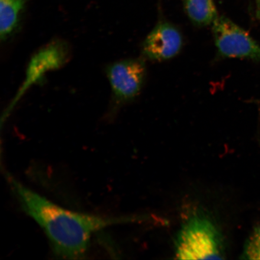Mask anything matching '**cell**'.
Returning <instances> with one entry per match:
<instances>
[{
    "label": "cell",
    "mask_w": 260,
    "mask_h": 260,
    "mask_svg": "<svg viewBox=\"0 0 260 260\" xmlns=\"http://www.w3.org/2000/svg\"><path fill=\"white\" fill-rule=\"evenodd\" d=\"M6 177L21 209L44 230L57 257L84 258L93 235L123 221L64 209L26 187L11 174Z\"/></svg>",
    "instance_id": "1"
},
{
    "label": "cell",
    "mask_w": 260,
    "mask_h": 260,
    "mask_svg": "<svg viewBox=\"0 0 260 260\" xmlns=\"http://www.w3.org/2000/svg\"><path fill=\"white\" fill-rule=\"evenodd\" d=\"M174 245L175 255L180 259H221L224 255L219 228L201 212L193 213L184 221Z\"/></svg>",
    "instance_id": "2"
},
{
    "label": "cell",
    "mask_w": 260,
    "mask_h": 260,
    "mask_svg": "<svg viewBox=\"0 0 260 260\" xmlns=\"http://www.w3.org/2000/svg\"><path fill=\"white\" fill-rule=\"evenodd\" d=\"M212 31L221 57L245 58L260 63V44L231 19L217 16L213 22Z\"/></svg>",
    "instance_id": "3"
},
{
    "label": "cell",
    "mask_w": 260,
    "mask_h": 260,
    "mask_svg": "<svg viewBox=\"0 0 260 260\" xmlns=\"http://www.w3.org/2000/svg\"><path fill=\"white\" fill-rule=\"evenodd\" d=\"M114 102L121 105L138 96L145 83L146 67L142 58L116 61L107 68Z\"/></svg>",
    "instance_id": "4"
},
{
    "label": "cell",
    "mask_w": 260,
    "mask_h": 260,
    "mask_svg": "<svg viewBox=\"0 0 260 260\" xmlns=\"http://www.w3.org/2000/svg\"><path fill=\"white\" fill-rule=\"evenodd\" d=\"M70 57L69 45L61 40L51 42L35 53L28 64L24 83L6 110L4 118L8 116L18 101L32 84L37 83L48 72L63 67Z\"/></svg>",
    "instance_id": "5"
},
{
    "label": "cell",
    "mask_w": 260,
    "mask_h": 260,
    "mask_svg": "<svg viewBox=\"0 0 260 260\" xmlns=\"http://www.w3.org/2000/svg\"><path fill=\"white\" fill-rule=\"evenodd\" d=\"M183 45V38L180 31L169 22H160L145 38L142 51L145 58L161 61L176 56Z\"/></svg>",
    "instance_id": "6"
},
{
    "label": "cell",
    "mask_w": 260,
    "mask_h": 260,
    "mask_svg": "<svg viewBox=\"0 0 260 260\" xmlns=\"http://www.w3.org/2000/svg\"><path fill=\"white\" fill-rule=\"evenodd\" d=\"M184 6L188 18L198 27L212 24L218 16L213 0H184Z\"/></svg>",
    "instance_id": "7"
},
{
    "label": "cell",
    "mask_w": 260,
    "mask_h": 260,
    "mask_svg": "<svg viewBox=\"0 0 260 260\" xmlns=\"http://www.w3.org/2000/svg\"><path fill=\"white\" fill-rule=\"evenodd\" d=\"M240 255L242 259L260 260V223L253 228Z\"/></svg>",
    "instance_id": "8"
},
{
    "label": "cell",
    "mask_w": 260,
    "mask_h": 260,
    "mask_svg": "<svg viewBox=\"0 0 260 260\" xmlns=\"http://www.w3.org/2000/svg\"><path fill=\"white\" fill-rule=\"evenodd\" d=\"M256 3H257L258 8L260 9V0H256Z\"/></svg>",
    "instance_id": "9"
}]
</instances>
